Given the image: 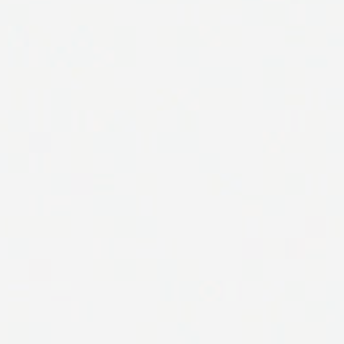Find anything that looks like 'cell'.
Listing matches in <instances>:
<instances>
[{"mask_svg":"<svg viewBox=\"0 0 344 344\" xmlns=\"http://www.w3.org/2000/svg\"><path fill=\"white\" fill-rule=\"evenodd\" d=\"M201 294H202L203 299L219 300V297L222 296V287H221V284L218 283L203 284L202 289H201Z\"/></svg>","mask_w":344,"mask_h":344,"instance_id":"1","label":"cell"},{"mask_svg":"<svg viewBox=\"0 0 344 344\" xmlns=\"http://www.w3.org/2000/svg\"><path fill=\"white\" fill-rule=\"evenodd\" d=\"M57 287H59V288H70V283H54L53 284V288H57Z\"/></svg>","mask_w":344,"mask_h":344,"instance_id":"2","label":"cell"}]
</instances>
